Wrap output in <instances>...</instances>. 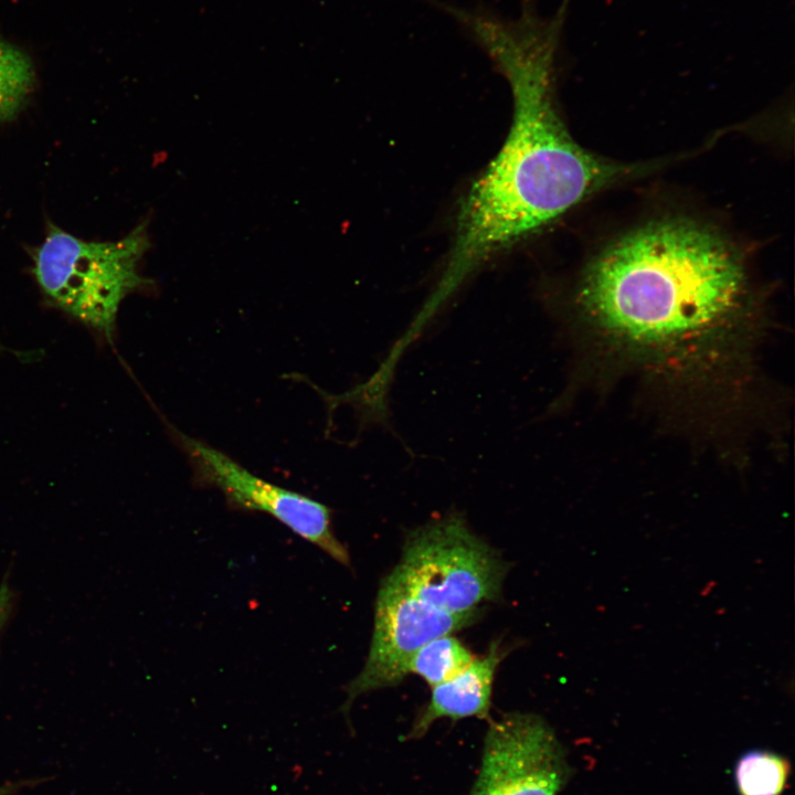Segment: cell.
<instances>
[{
  "instance_id": "obj_1",
  "label": "cell",
  "mask_w": 795,
  "mask_h": 795,
  "mask_svg": "<svg viewBox=\"0 0 795 795\" xmlns=\"http://www.w3.org/2000/svg\"><path fill=\"white\" fill-rule=\"evenodd\" d=\"M574 307L611 350L689 381L744 363L757 330L742 257L682 218L644 224L602 251L581 274Z\"/></svg>"
},
{
  "instance_id": "obj_2",
  "label": "cell",
  "mask_w": 795,
  "mask_h": 795,
  "mask_svg": "<svg viewBox=\"0 0 795 795\" xmlns=\"http://www.w3.org/2000/svg\"><path fill=\"white\" fill-rule=\"evenodd\" d=\"M563 20L561 11L539 18L529 6L516 20L487 14L473 29L509 84L512 119L501 148L460 203L441 276L410 322L416 332L496 254L639 170L586 150L563 124L554 97Z\"/></svg>"
},
{
  "instance_id": "obj_3",
  "label": "cell",
  "mask_w": 795,
  "mask_h": 795,
  "mask_svg": "<svg viewBox=\"0 0 795 795\" xmlns=\"http://www.w3.org/2000/svg\"><path fill=\"white\" fill-rule=\"evenodd\" d=\"M147 223L117 241H85L49 222L30 250L32 273L55 307L112 342L123 300L149 280L138 271L149 248Z\"/></svg>"
},
{
  "instance_id": "obj_4",
  "label": "cell",
  "mask_w": 795,
  "mask_h": 795,
  "mask_svg": "<svg viewBox=\"0 0 795 795\" xmlns=\"http://www.w3.org/2000/svg\"><path fill=\"white\" fill-rule=\"evenodd\" d=\"M507 566L459 512L412 530L390 575L416 598L448 613L479 612L501 594Z\"/></svg>"
},
{
  "instance_id": "obj_5",
  "label": "cell",
  "mask_w": 795,
  "mask_h": 795,
  "mask_svg": "<svg viewBox=\"0 0 795 795\" xmlns=\"http://www.w3.org/2000/svg\"><path fill=\"white\" fill-rule=\"evenodd\" d=\"M174 435L198 484L219 489L231 507L272 516L337 562L350 565L349 552L333 533L331 510L326 505L254 475L198 438L181 432Z\"/></svg>"
},
{
  "instance_id": "obj_6",
  "label": "cell",
  "mask_w": 795,
  "mask_h": 795,
  "mask_svg": "<svg viewBox=\"0 0 795 795\" xmlns=\"http://www.w3.org/2000/svg\"><path fill=\"white\" fill-rule=\"evenodd\" d=\"M478 614L438 610L416 598L389 574L378 592L368 658L346 687V707L360 695L400 683L409 674L411 658L422 646L471 625Z\"/></svg>"
},
{
  "instance_id": "obj_7",
  "label": "cell",
  "mask_w": 795,
  "mask_h": 795,
  "mask_svg": "<svg viewBox=\"0 0 795 795\" xmlns=\"http://www.w3.org/2000/svg\"><path fill=\"white\" fill-rule=\"evenodd\" d=\"M569 775L550 725L537 714L511 712L490 722L468 795H558Z\"/></svg>"
},
{
  "instance_id": "obj_8",
  "label": "cell",
  "mask_w": 795,
  "mask_h": 795,
  "mask_svg": "<svg viewBox=\"0 0 795 795\" xmlns=\"http://www.w3.org/2000/svg\"><path fill=\"white\" fill-rule=\"evenodd\" d=\"M504 656V649L495 642L486 655L474 657L454 678L433 687L431 699L414 722L409 738L424 735L441 718L489 719L495 675Z\"/></svg>"
},
{
  "instance_id": "obj_9",
  "label": "cell",
  "mask_w": 795,
  "mask_h": 795,
  "mask_svg": "<svg viewBox=\"0 0 795 795\" xmlns=\"http://www.w3.org/2000/svg\"><path fill=\"white\" fill-rule=\"evenodd\" d=\"M789 774L788 760L765 750L744 753L734 767V781L740 795H781Z\"/></svg>"
},
{
  "instance_id": "obj_10",
  "label": "cell",
  "mask_w": 795,
  "mask_h": 795,
  "mask_svg": "<svg viewBox=\"0 0 795 795\" xmlns=\"http://www.w3.org/2000/svg\"><path fill=\"white\" fill-rule=\"evenodd\" d=\"M471 651L452 634L436 637L411 658L409 674L422 677L432 688L463 671L474 659Z\"/></svg>"
},
{
  "instance_id": "obj_11",
  "label": "cell",
  "mask_w": 795,
  "mask_h": 795,
  "mask_svg": "<svg viewBox=\"0 0 795 795\" xmlns=\"http://www.w3.org/2000/svg\"><path fill=\"white\" fill-rule=\"evenodd\" d=\"M33 84L34 72L30 59L0 39V123L18 116Z\"/></svg>"
},
{
  "instance_id": "obj_12",
  "label": "cell",
  "mask_w": 795,
  "mask_h": 795,
  "mask_svg": "<svg viewBox=\"0 0 795 795\" xmlns=\"http://www.w3.org/2000/svg\"><path fill=\"white\" fill-rule=\"evenodd\" d=\"M10 607V592L6 586L0 587V630L4 625Z\"/></svg>"
},
{
  "instance_id": "obj_13",
  "label": "cell",
  "mask_w": 795,
  "mask_h": 795,
  "mask_svg": "<svg viewBox=\"0 0 795 795\" xmlns=\"http://www.w3.org/2000/svg\"><path fill=\"white\" fill-rule=\"evenodd\" d=\"M15 785L0 786V795H10L14 792Z\"/></svg>"
}]
</instances>
